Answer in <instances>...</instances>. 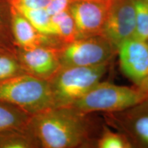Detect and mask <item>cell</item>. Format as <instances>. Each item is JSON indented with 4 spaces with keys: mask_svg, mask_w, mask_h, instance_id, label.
Masks as SVG:
<instances>
[{
    "mask_svg": "<svg viewBox=\"0 0 148 148\" xmlns=\"http://www.w3.org/2000/svg\"><path fill=\"white\" fill-rule=\"evenodd\" d=\"M108 124L125 136L132 147H148V97L130 108L106 112Z\"/></svg>",
    "mask_w": 148,
    "mask_h": 148,
    "instance_id": "8992f818",
    "label": "cell"
},
{
    "mask_svg": "<svg viewBox=\"0 0 148 148\" xmlns=\"http://www.w3.org/2000/svg\"><path fill=\"white\" fill-rule=\"evenodd\" d=\"M139 88H141L142 90H145V92H148V79H147V81H146L145 83H144L143 85H142L141 86H140Z\"/></svg>",
    "mask_w": 148,
    "mask_h": 148,
    "instance_id": "7402d4cb",
    "label": "cell"
},
{
    "mask_svg": "<svg viewBox=\"0 0 148 148\" xmlns=\"http://www.w3.org/2000/svg\"><path fill=\"white\" fill-rule=\"evenodd\" d=\"M97 147L99 148H130L132 144L123 134L110 130L103 125V130L99 139L97 140Z\"/></svg>",
    "mask_w": 148,
    "mask_h": 148,
    "instance_id": "d6986e66",
    "label": "cell"
},
{
    "mask_svg": "<svg viewBox=\"0 0 148 148\" xmlns=\"http://www.w3.org/2000/svg\"><path fill=\"white\" fill-rule=\"evenodd\" d=\"M135 31L133 37L148 41V0H134Z\"/></svg>",
    "mask_w": 148,
    "mask_h": 148,
    "instance_id": "ac0fdd59",
    "label": "cell"
},
{
    "mask_svg": "<svg viewBox=\"0 0 148 148\" xmlns=\"http://www.w3.org/2000/svg\"><path fill=\"white\" fill-rule=\"evenodd\" d=\"M16 53L27 73L49 81L61 68L58 47L40 45L30 49H16Z\"/></svg>",
    "mask_w": 148,
    "mask_h": 148,
    "instance_id": "30bf717a",
    "label": "cell"
},
{
    "mask_svg": "<svg viewBox=\"0 0 148 148\" xmlns=\"http://www.w3.org/2000/svg\"><path fill=\"white\" fill-rule=\"evenodd\" d=\"M94 1H108V0H94Z\"/></svg>",
    "mask_w": 148,
    "mask_h": 148,
    "instance_id": "603a6c76",
    "label": "cell"
},
{
    "mask_svg": "<svg viewBox=\"0 0 148 148\" xmlns=\"http://www.w3.org/2000/svg\"><path fill=\"white\" fill-rule=\"evenodd\" d=\"M24 73L16 50L0 49V82Z\"/></svg>",
    "mask_w": 148,
    "mask_h": 148,
    "instance_id": "2e32d148",
    "label": "cell"
},
{
    "mask_svg": "<svg viewBox=\"0 0 148 148\" xmlns=\"http://www.w3.org/2000/svg\"><path fill=\"white\" fill-rule=\"evenodd\" d=\"M108 64L88 66H62L49 82L53 107L71 106L86 95L105 75Z\"/></svg>",
    "mask_w": 148,
    "mask_h": 148,
    "instance_id": "3957f363",
    "label": "cell"
},
{
    "mask_svg": "<svg viewBox=\"0 0 148 148\" xmlns=\"http://www.w3.org/2000/svg\"><path fill=\"white\" fill-rule=\"evenodd\" d=\"M34 147H39V145L29 126L9 131L0 136V148Z\"/></svg>",
    "mask_w": 148,
    "mask_h": 148,
    "instance_id": "5bb4252c",
    "label": "cell"
},
{
    "mask_svg": "<svg viewBox=\"0 0 148 148\" xmlns=\"http://www.w3.org/2000/svg\"><path fill=\"white\" fill-rule=\"evenodd\" d=\"M116 52L122 72L141 86L148 79V41L132 37L122 42Z\"/></svg>",
    "mask_w": 148,
    "mask_h": 148,
    "instance_id": "9c48e42d",
    "label": "cell"
},
{
    "mask_svg": "<svg viewBox=\"0 0 148 148\" xmlns=\"http://www.w3.org/2000/svg\"><path fill=\"white\" fill-rule=\"evenodd\" d=\"M31 116L16 107L0 102V136L9 131L27 127Z\"/></svg>",
    "mask_w": 148,
    "mask_h": 148,
    "instance_id": "7c38bea8",
    "label": "cell"
},
{
    "mask_svg": "<svg viewBox=\"0 0 148 148\" xmlns=\"http://www.w3.org/2000/svg\"><path fill=\"white\" fill-rule=\"evenodd\" d=\"M88 114L71 106L51 107L31 116L28 126L39 147H82L91 140Z\"/></svg>",
    "mask_w": 148,
    "mask_h": 148,
    "instance_id": "6da1fadb",
    "label": "cell"
},
{
    "mask_svg": "<svg viewBox=\"0 0 148 148\" xmlns=\"http://www.w3.org/2000/svg\"><path fill=\"white\" fill-rule=\"evenodd\" d=\"M27 18L38 32L52 36L51 15L45 8H16Z\"/></svg>",
    "mask_w": 148,
    "mask_h": 148,
    "instance_id": "e0dca14e",
    "label": "cell"
},
{
    "mask_svg": "<svg viewBox=\"0 0 148 148\" xmlns=\"http://www.w3.org/2000/svg\"><path fill=\"white\" fill-rule=\"evenodd\" d=\"M16 48L12 33V5L8 0H0V49Z\"/></svg>",
    "mask_w": 148,
    "mask_h": 148,
    "instance_id": "9a60e30c",
    "label": "cell"
},
{
    "mask_svg": "<svg viewBox=\"0 0 148 148\" xmlns=\"http://www.w3.org/2000/svg\"><path fill=\"white\" fill-rule=\"evenodd\" d=\"M52 36L61 45L68 43L77 38L75 23L69 10L51 16Z\"/></svg>",
    "mask_w": 148,
    "mask_h": 148,
    "instance_id": "4fadbf2b",
    "label": "cell"
},
{
    "mask_svg": "<svg viewBox=\"0 0 148 148\" xmlns=\"http://www.w3.org/2000/svg\"><path fill=\"white\" fill-rule=\"evenodd\" d=\"M15 8L38 9L47 8L49 0H8Z\"/></svg>",
    "mask_w": 148,
    "mask_h": 148,
    "instance_id": "ffe728a7",
    "label": "cell"
},
{
    "mask_svg": "<svg viewBox=\"0 0 148 148\" xmlns=\"http://www.w3.org/2000/svg\"><path fill=\"white\" fill-rule=\"evenodd\" d=\"M0 102L16 107L30 115L53 107L49 81L28 73L0 82Z\"/></svg>",
    "mask_w": 148,
    "mask_h": 148,
    "instance_id": "7a4b0ae2",
    "label": "cell"
},
{
    "mask_svg": "<svg viewBox=\"0 0 148 148\" xmlns=\"http://www.w3.org/2000/svg\"><path fill=\"white\" fill-rule=\"evenodd\" d=\"M135 23L134 0H111L101 35L117 51L122 42L134 36Z\"/></svg>",
    "mask_w": 148,
    "mask_h": 148,
    "instance_id": "52a82bcc",
    "label": "cell"
},
{
    "mask_svg": "<svg viewBox=\"0 0 148 148\" xmlns=\"http://www.w3.org/2000/svg\"><path fill=\"white\" fill-rule=\"evenodd\" d=\"M111 0H73L69 7L77 38L101 35Z\"/></svg>",
    "mask_w": 148,
    "mask_h": 148,
    "instance_id": "ba28073f",
    "label": "cell"
},
{
    "mask_svg": "<svg viewBox=\"0 0 148 148\" xmlns=\"http://www.w3.org/2000/svg\"><path fill=\"white\" fill-rule=\"evenodd\" d=\"M147 97L148 92L137 86L129 87L99 82L71 106L85 114L114 112L130 108Z\"/></svg>",
    "mask_w": 148,
    "mask_h": 148,
    "instance_id": "277c9868",
    "label": "cell"
},
{
    "mask_svg": "<svg viewBox=\"0 0 148 148\" xmlns=\"http://www.w3.org/2000/svg\"><path fill=\"white\" fill-rule=\"evenodd\" d=\"M12 33L16 47L30 49L40 45L58 47L61 43L50 35L38 32L29 21L12 5Z\"/></svg>",
    "mask_w": 148,
    "mask_h": 148,
    "instance_id": "8fae6325",
    "label": "cell"
},
{
    "mask_svg": "<svg viewBox=\"0 0 148 148\" xmlns=\"http://www.w3.org/2000/svg\"><path fill=\"white\" fill-rule=\"evenodd\" d=\"M116 49L102 35L77 38L58 47L62 66H88L108 63Z\"/></svg>",
    "mask_w": 148,
    "mask_h": 148,
    "instance_id": "5b68a950",
    "label": "cell"
},
{
    "mask_svg": "<svg viewBox=\"0 0 148 148\" xmlns=\"http://www.w3.org/2000/svg\"><path fill=\"white\" fill-rule=\"evenodd\" d=\"M73 0H49L46 10L51 16L69 10V7Z\"/></svg>",
    "mask_w": 148,
    "mask_h": 148,
    "instance_id": "44dd1931",
    "label": "cell"
}]
</instances>
